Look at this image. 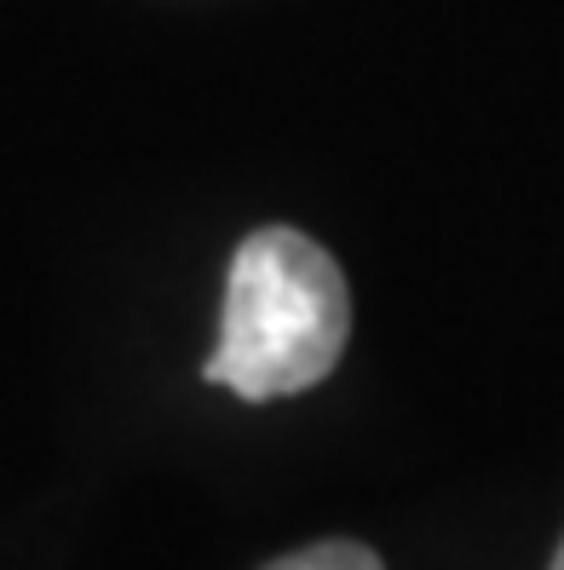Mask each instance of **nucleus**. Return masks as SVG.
Returning <instances> with one entry per match:
<instances>
[{
  "instance_id": "1",
  "label": "nucleus",
  "mask_w": 564,
  "mask_h": 570,
  "mask_svg": "<svg viewBox=\"0 0 564 570\" xmlns=\"http://www.w3.org/2000/svg\"><path fill=\"white\" fill-rule=\"evenodd\" d=\"M346 334L352 294L335 254L288 225H265L230 259L208 381L248 404L306 392L340 363Z\"/></svg>"
},
{
  "instance_id": "2",
  "label": "nucleus",
  "mask_w": 564,
  "mask_h": 570,
  "mask_svg": "<svg viewBox=\"0 0 564 570\" xmlns=\"http://www.w3.org/2000/svg\"><path fill=\"white\" fill-rule=\"evenodd\" d=\"M259 570H386L375 548H363V542H311L300 553H283L271 564H259Z\"/></svg>"
},
{
  "instance_id": "3",
  "label": "nucleus",
  "mask_w": 564,
  "mask_h": 570,
  "mask_svg": "<svg viewBox=\"0 0 564 570\" xmlns=\"http://www.w3.org/2000/svg\"><path fill=\"white\" fill-rule=\"evenodd\" d=\"M553 570H564V548H558V559H553Z\"/></svg>"
}]
</instances>
